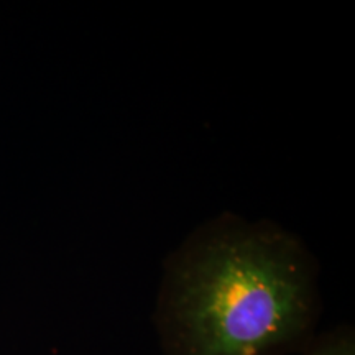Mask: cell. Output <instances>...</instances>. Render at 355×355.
<instances>
[{
	"mask_svg": "<svg viewBox=\"0 0 355 355\" xmlns=\"http://www.w3.org/2000/svg\"><path fill=\"white\" fill-rule=\"evenodd\" d=\"M318 265L295 235L220 216L165 263L162 355H301L318 337Z\"/></svg>",
	"mask_w": 355,
	"mask_h": 355,
	"instance_id": "obj_1",
	"label": "cell"
},
{
	"mask_svg": "<svg viewBox=\"0 0 355 355\" xmlns=\"http://www.w3.org/2000/svg\"><path fill=\"white\" fill-rule=\"evenodd\" d=\"M301 355H355V334L350 326H339L318 334Z\"/></svg>",
	"mask_w": 355,
	"mask_h": 355,
	"instance_id": "obj_2",
	"label": "cell"
}]
</instances>
